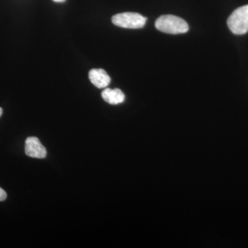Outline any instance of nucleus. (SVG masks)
I'll return each instance as SVG.
<instances>
[{"label": "nucleus", "instance_id": "nucleus-3", "mask_svg": "<svg viewBox=\"0 0 248 248\" xmlns=\"http://www.w3.org/2000/svg\"><path fill=\"white\" fill-rule=\"evenodd\" d=\"M147 18L138 13H122L112 17V22L115 26L125 29H138L144 27Z\"/></svg>", "mask_w": 248, "mask_h": 248}, {"label": "nucleus", "instance_id": "nucleus-2", "mask_svg": "<svg viewBox=\"0 0 248 248\" xmlns=\"http://www.w3.org/2000/svg\"><path fill=\"white\" fill-rule=\"evenodd\" d=\"M228 27L235 35H244L248 32V4L233 11L228 17Z\"/></svg>", "mask_w": 248, "mask_h": 248}, {"label": "nucleus", "instance_id": "nucleus-1", "mask_svg": "<svg viewBox=\"0 0 248 248\" xmlns=\"http://www.w3.org/2000/svg\"><path fill=\"white\" fill-rule=\"evenodd\" d=\"M155 27L161 32L169 34L186 33L189 30L188 24L184 19L172 15H166L158 18Z\"/></svg>", "mask_w": 248, "mask_h": 248}, {"label": "nucleus", "instance_id": "nucleus-5", "mask_svg": "<svg viewBox=\"0 0 248 248\" xmlns=\"http://www.w3.org/2000/svg\"><path fill=\"white\" fill-rule=\"evenodd\" d=\"M89 79L98 89H104L110 83V76L102 68H94L91 70L89 74Z\"/></svg>", "mask_w": 248, "mask_h": 248}, {"label": "nucleus", "instance_id": "nucleus-8", "mask_svg": "<svg viewBox=\"0 0 248 248\" xmlns=\"http://www.w3.org/2000/svg\"><path fill=\"white\" fill-rule=\"evenodd\" d=\"M53 1H55V2H64L66 0H53Z\"/></svg>", "mask_w": 248, "mask_h": 248}, {"label": "nucleus", "instance_id": "nucleus-7", "mask_svg": "<svg viewBox=\"0 0 248 248\" xmlns=\"http://www.w3.org/2000/svg\"><path fill=\"white\" fill-rule=\"evenodd\" d=\"M7 198V194L2 188L0 187V202L6 200Z\"/></svg>", "mask_w": 248, "mask_h": 248}, {"label": "nucleus", "instance_id": "nucleus-6", "mask_svg": "<svg viewBox=\"0 0 248 248\" xmlns=\"http://www.w3.org/2000/svg\"><path fill=\"white\" fill-rule=\"evenodd\" d=\"M103 99L111 105L122 104L125 100V95L120 89H106L102 93Z\"/></svg>", "mask_w": 248, "mask_h": 248}, {"label": "nucleus", "instance_id": "nucleus-9", "mask_svg": "<svg viewBox=\"0 0 248 248\" xmlns=\"http://www.w3.org/2000/svg\"><path fill=\"white\" fill-rule=\"evenodd\" d=\"M3 113V110L1 108H0V117H1V115H2Z\"/></svg>", "mask_w": 248, "mask_h": 248}, {"label": "nucleus", "instance_id": "nucleus-4", "mask_svg": "<svg viewBox=\"0 0 248 248\" xmlns=\"http://www.w3.org/2000/svg\"><path fill=\"white\" fill-rule=\"evenodd\" d=\"M25 153L30 157L44 159L46 156L47 151L38 138L30 137L26 140Z\"/></svg>", "mask_w": 248, "mask_h": 248}]
</instances>
